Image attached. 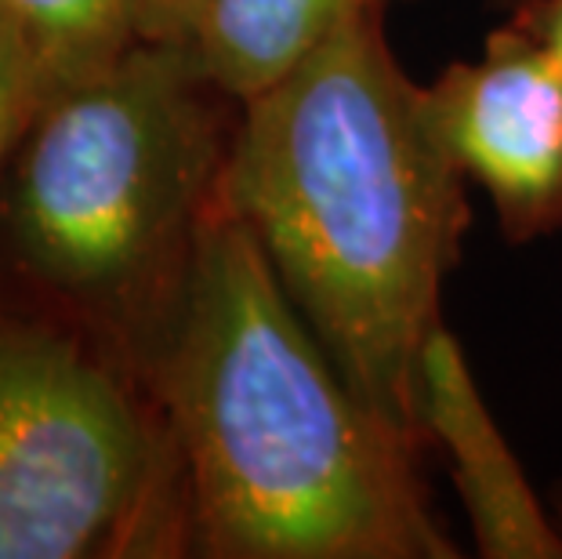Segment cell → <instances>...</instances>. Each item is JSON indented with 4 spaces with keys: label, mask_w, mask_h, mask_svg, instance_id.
Returning a JSON list of instances; mask_svg holds the SVG:
<instances>
[{
    "label": "cell",
    "mask_w": 562,
    "mask_h": 559,
    "mask_svg": "<svg viewBox=\"0 0 562 559\" xmlns=\"http://www.w3.org/2000/svg\"><path fill=\"white\" fill-rule=\"evenodd\" d=\"M142 374L214 559H453L411 436L352 389L233 211H211Z\"/></svg>",
    "instance_id": "obj_1"
},
{
    "label": "cell",
    "mask_w": 562,
    "mask_h": 559,
    "mask_svg": "<svg viewBox=\"0 0 562 559\" xmlns=\"http://www.w3.org/2000/svg\"><path fill=\"white\" fill-rule=\"evenodd\" d=\"M381 22V8L341 19L240 102L218 200L250 225L352 389L425 444L417 367L469 225V178Z\"/></svg>",
    "instance_id": "obj_2"
},
{
    "label": "cell",
    "mask_w": 562,
    "mask_h": 559,
    "mask_svg": "<svg viewBox=\"0 0 562 559\" xmlns=\"http://www.w3.org/2000/svg\"><path fill=\"white\" fill-rule=\"evenodd\" d=\"M193 44L138 41L41 110L0 189V247L142 371L218 208L233 131Z\"/></svg>",
    "instance_id": "obj_3"
},
{
    "label": "cell",
    "mask_w": 562,
    "mask_h": 559,
    "mask_svg": "<svg viewBox=\"0 0 562 559\" xmlns=\"http://www.w3.org/2000/svg\"><path fill=\"white\" fill-rule=\"evenodd\" d=\"M178 527L167 425L88 342L0 313V559L149 556Z\"/></svg>",
    "instance_id": "obj_4"
},
{
    "label": "cell",
    "mask_w": 562,
    "mask_h": 559,
    "mask_svg": "<svg viewBox=\"0 0 562 559\" xmlns=\"http://www.w3.org/2000/svg\"><path fill=\"white\" fill-rule=\"evenodd\" d=\"M442 149L483 189L512 244L562 225V66L516 19L480 58L422 88Z\"/></svg>",
    "instance_id": "obj_5"
},
{
    "label": "cell",
    "mask_w": 562,
    "mask_h": 559,
    "mask_svg": "<svg viewBox=\"0 0 562 559\" xmlns=\"http://www.w3.org/2000/svg\"><path fill=\"white\" fill-rule=\"evenodd\" d=\"M417 422L447 450L475 549L486 559H562V534L490 414L447 320L428 331L417 367Z\"/></svg>",
    "instance_id": "obj_6"
},
{
    "label": "cell",
    "mask_w": 562,
    "mask_h": 559,
    "mask_svg": "<svg viewBox=\"0 0 562 559\" xmlns=\"http://www.w3.org/2000/svg\"><path fill=\"white\" fill-rule=\"evenodd\" d=\"M389 4L392 0H211L196 52L214 85L233 102H247L302 63L341 19L367 8L385 11Z\"/></svg>",
    "instance_id": "obj_7"
},
{
    "label": "cell",
    "mask_w": 562,
    "mask_h": 559,
    "mask_svg": "<svg viewBox=\"0 0 562 559\" xmlns=\"http://www.w3.org/2000/svg\"><path fill=\"white\" fill-rule=\"evenodd\" d=\"M41 69L47 102L102 77L142 41L138 0H0Z\"/></svg>",
    "instance_id": "obj_8"
},
{
    "label": "cell",
    "mask_w": 562,
    "mask_h": 559,
    "mask_svg": "<svg viewBox=\"0 0 562 559\" xmlns=\"http://www.w3.org/2000/svg\"><path fill=\"white\" fill-rule=\"evenodd\" d=\"M47 105V88L30 47L22 44L15 26L0 19V171L15 157L26 131Z\"/></svg>",
    "instance_id": "obj_9"
},
{
    "label": "cell",
    "mask_w": 562,
    "mask_h": 559,
    "mask_svg": "<svg viewBox=\"0 0 562 559\" xmlns=\"http://www.w3.org/2000/svg\"><path fill=\"white\" fill-rule=\"evenodd\" d=\"M211 0H138V33L142 41L160 44H193L207 19Z\"/></svg>",
    "instance_id": "obj_10"
},
{
    "label": "cell",
    "mask_w": 562,
    "mask_h": 559,
    "mask_svg": "<svg viewBox=\"0 0 562 559\" xmlns=\"http://www.w3.org/2000/svg\"><path fill=\"white\" fill-rule=\"evenodd\" d=\"M516 22L562 66V0H526Z\"/></svg>",
    "instance_id": "obj_11"
}]
</instances>
